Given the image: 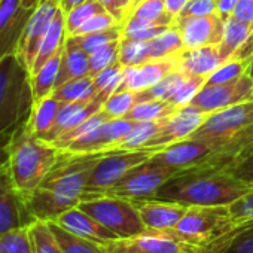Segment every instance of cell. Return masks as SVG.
<instances>
[{
	"label": "cell",
	"instance_id": "47",
	"mask_svg": "<svg viewBox=\"0 0 253 253\" xmlns=\"http://www.w3.org/2000/svg\"><path fill=\"white\" fill-rule=\"evenodd\" d=\"M231 214L238 225H249L253 222V189H250L244 197L237 200L229 206Z\"/></svg>",
	"mask_w": 253,
	"mask_h": 253
},
{
	"label": "cell",
	"instance_id": "1",
	"mask_svg": "<svg viewBox=\"0 0 253 253\" xmlns=\"http://www.w3.org/2000/svg\"><path fill=\"white\" fill-rule=\"evenodd\" d=\"M104 154H72L61 151L55 167L41 186L26 198L33 219L52 222L67 210L78 207L85 195L91 173Z\"/></svg>",
	"mask_w": 253,
	"mask_h": 253
},
{
	"label": "cell",
	"instance_id": "21",
	"mask_svg": "<svg viewBox=\"0 0 253 253\" xmlns=\"http://www.w3.org/2000/svg\"><path fill=\"white\" fill-rule=\"evenodd\" d=\"M140 217L149 231H170L173 229L185 211L188 206L176 203V201H166V200H143L134 201Z\"/></svg>",
	"mask_w": 253,
	"mask_h": 253
},
{
	"label": "cell",
	"instance_id": "29",
	"mask_svg": "<svg viewBox=\"0 0 253 253\" xmlns=\"http://www.w3.org/2000/svg\"><path fill=\"white\" fill-rule=\"evenodd\" d=\"M63 49L54 57H51L38 72L32 75V89H33L35 101L51 95L52 91L55 89V84H57L60 66H61Z\"/></svg>",
	"mask_w": 253,
	"mask_h": 253
},
{
	"label": "cell",
	"instance_id": "52",
	"mask_svg": "<svg viewBox=\"0 0 253 253\" xmlns=\"http://www.w3.org/2000/svg\"><path fill=\"white\" fill-rule=\"evenodd\" d=\"M232 17L253 26V0H238Z\"/></svg>",
	"mask_w": 253,
	"mask_h": 253
},
{
	"label": "cell",
	"instance_id": "31",
	"mask_svg": "<svg viewBox=\"0 0 253 253\" xmlns=\"http://www.w3.org/2000/svg\"><path fill=\"white\" fill-rule=\"evenodd\" d=\"M180 107L174 106L167 100H149L143 103H137L124 118L133 122H148V121H160L170 118Z\"/></svg>",
	"mask_w": 253,
	"mask_h": 253
},
{
	"label": "cell",
	"instance_id": "44",
	"mask_svg": "<svg viewBox=\"0 0 253 253\" xmlns=\"http://www.w3.org/2000/svg\"><path fill=\"white\" fill-rule=\"evenodd\" d=\"M119 46L121 41H115L89 54V76L94 78L101 70L116 63L119 58Z\"/></svg>",
	"mask_w": 253,
	"mask_h": 253
},
{
	"label": "cell",
	"instance_id": "18",
	"mask_svg": "<svg viewBox=\"0 0 253 253\" xmlns=\"http://www.w3.org/2000/svg\"><path fill=\"white\" fill-rule=\"evenodd\" d=\"M211 152V145L204 140L183 139L161 148L152 155V160L160 164L169 166L176 171H183L200 166Z\"/></svg>",
	"mask_w": 253,
	"mask_h": 253
},
{
	"label": "cell",
	"instance_id": "50",
	"mask_svg": "<svg viewBox=\"0 0 253 253\" xmlns=\"http://www.w3.org/2000/svg\"><path fill=\"white\" fill-rule=\"evenodd\" d=\"M169 29H170V26H148L145 29H139V30L130 32V33H125V35H122V38L134 41V42H148V41L157 38L158 35L164 33Z\"/></svg>",
	"mask_w": 253,
	"mask_h": 253
},
{
	"label": "cell",
	"instance_id": "33",
	"mask_svg": "<svg viewBox=\"0 0 253 253\" xmlns=\"http://www.w3.org/2000/svg\"><path fill=\"white\" fill-rule=\"evenodd\" d=\"M167 119V118H166ZM166 119L160 121H148V122H134L131 131L126 134L122 142L118 145V151H134L145 149L149 140L161 130Z\"/></svg>",
	"mask_w": 253,
	"mask_h": 253
},
{
	"label": "cell",
	"instance_id": "60",
	"mask_svg": "<svg viewBox=\"0 0 253 253\" xmlns=\"http://www.w3.org/2000/svg\"><path fill=\"white\" fill-rule=\"evenodd\" d=\"M246 75H249V76L253 79V54H252V57H250V63H249V67H247Z\"/></svg>",
	"mask_w": 253,
	"mask_h": 253
},
{
	"label": "cell",
	"instance_id": "19",
	"mask_svg": "<svg viewBox=\"0 0 253 253\" xmlns=\"http://www.w3.org/2000/svg\"><path fill=\"white\" fill-rule=\"evenodd\" d=\"M107 97L101 92H98L94 98L85 100V101H72V103H61L54 126L49 130V133L43 137L45 142L54 143L58 137H61L64 133L70 131L84 121H86L94 113L100 112L103 109L104 101Z\"/></svg>",
	"mask_w": 253,
	"mask_h": 253
},
{
	"label": "cell",
	"instance_id": "64",
	"mask_svg": "<svg viewBox=\"0 0 253 253\" xmlns=\"http://www.w3.org/2000/svg\"><path fill=\"white\" fill-rule=\"evenodd\" d=\"M214 2H217V0H214Z\"/></svg>",
	"mask_w": 253,
	"mask_h": 253
},
{
	"label": "cell",
	"instance_id": "46",
	"mask_svg": "<svg viewBox=\"0 0 253 253\" xmlns=\"http://www.w3.org/2000/svg\"><path fill=\"white\" fill-rule=\"evenodd\" d=\"M116 26H121L118 23V20L112 14H109L107 11H104V12H100V14L91 17L89 20H86L72 36H79V35H88V33H94V32H101V30H107V29H112V27H116Z\"/></svg>",
	"mask_w": 253,
	"mask_h": 253
},
{
	"label": "cell",
	"instance_id": "35",
	"mask_svg": "<svg viewBox=\"0 0 253 253\" xmlns=\"http://www.w3.org/2000/svg\"><path fill=\"white\" fill-rule=\"evenodd\" d=\"M30 235L35 253H64L48 222L35 220L30 225Z\"/></svg>",
	"mask_w": 253,
	"mask_h": 253
},
{
	"label": "cell",
	"instance_id": "32",
	"mask_svg": "<svg viewBox=\"0 0 253 253\" xmlns=\"http://www.w3.org/2000/svg\"><path fill=\"white\" fill-rule=\"evenodd\" d=\"M51 95L61 103L91 100L97 95V89L94 86V78L92 76H84V78L69 81L63 85L57 86Z\"/></svg>",
	"mask_w": 253,
	"mask_h": 253
},
{
	"label": "cell",
	"instance_id": "61",
	"mask_svg": "<svg viewBox=\"0 0 253 253\" xmlns=\"http://www.w3.org/2000/svg\"><path fill=\"white\" fill-rule=\"evenodd\" d=\"M140 2H142V0H133V11H134V8H136ZM131 14H133V12H131Z\"/></svg>",
	"mask_w": 253,
	"mask_h": 253
},
{
	"label": "cell",
	"instance_id": "4",
	"mask_svg": "<svg viewBox=\"0 0 253 253\" xmlns=\"http://www.w3.org/2000/svg\"><path fill=\"white\" fill-rule=\"evenodd\" d=\"M6 148L9 154L8 171L26 198L41 186L61 157L57 146L32 134L24 124L11 134Z\"/></svg>",
	"mask_w": 253,
	"mask_h": 253
},
{
	"label": "cell",
	"instance_id": "63",
	"mask_svg": "<svg viewBox=\"0 0 253 253\" xmlns=\"http://www.w3.org/2000/svg\"><path fill=\"white\" fill-rule=\"evenodd\" d=\"M0 3H2V0H0Z\"/></svg>",
	"mask_w": 253,
	"mask_h": 253
},
{
	"label": "cell",
	"instance_id": "41",
	"mask_svg": "<svg viewBox=\"0 0 253 253\" xmlns=\"http://www.w3.org/2000/svg\"><path fill=\"white\" fill-rule=\"evenodd\" d=\"M122 78H124V66L118 60L116 63H113L112 66L106 67L104 70H101L98 75L94 76V86L97 89V94L101 92L106 97H110L121 85Z\"/></svg>",
	"mask_w": 253,
	"mask_h": 253
},
{
	"label": "cell",
	"instance_id": "53",
	"mask_svg": "<svg viewBox=\"0 0 253 253\" xmlns=\"http://www.w3.org/2000/svg\"><path fill=\"white\" fill-rule=\"evenodd\" d=\"M97 2H98L109 14H112V15L118 20V23H119L121 26L125 23V12H124V8H122V5H121L119 0H97Z\"/></svg>",
	"mask_w": 253,
	"mask_h": 253
},
{
	"label": "cell",
	"instance_id": "43",
	"mask_svg": "<svg viewBox=\"0 0 253 253\" xmlns=\"http://www.w3.org/2000/svg\"><path fill=\"white\" fill-rule=\"evenodd\" d=\"M250 58L246 60H234L231 58L229 61L223 63L220 67H217L206 81L204 85H217V84H225L229 81H234L240 76H243L247 72Z\"/></svg>",
	"mask_w": 253,
	"mask_h": 253
},
{
	"label": "cell",
	"instance_id": "13",
	"mask_svg": "<svg viewBox=\"0 0 253 253\" xmlns=\"http://www.w3.org/2000/svg\"><path fill=\"white\" fill-rule=\"evenodd\" d=\"M58 8H60V2H57V0H51V2L39 5L35 9L33 15L30 17V20L24 29L17 54L21 58V61L26 64V67L30 70V75H32V69L36 61L39 48L42 45V41H43Z\"/></svg>",
	"mask_w": 253,
	"mask_h": 253
},
{
	"label": "cell",
	"instance_id": "7",
	"mask_svg": "<svg viewBox=\"0 0 253 253\" xmlns=\"http://www.w3.org/2000/svg\"><path fill=\"white\" fill-rule=\"evenodd\" d=\"M157 151H160V148H145V149H134V151L115 149L106 152L95 164L82 200L94 195L106 194L131 169L148 161Z\"/></svg>",
	"mask_w": 253,
	"mask_h": 253
},
{
	"label": "cell",
	"instance_id": "26",
	"mask_svg": "<svg viewBox=\"0 0 253 253\" xmlns=\"http://www.w3.org/2000/svg\"><path fill=\"white\" fill-rule=\"evenodd\" d=\"M252 33H253L252 24L240 21L235 17L226 18L223 26V36L220 43L217 45L222 60L229 61L235 55V52L247 42Z\"/></svg>",
	"mask_w": 253,
	"mask_h": 253
},
{
	"label": "cell",
	"instance_id": "24",
	"mask_svg": "<svg viewBox=\"0 0 253 253\" xmlns=\"http://www.w3.org/2000/svg\"><path fill=\"white\" fill-rule=\"evenodd\" d=\"M66 39H67V32H66V14L61 8H58L43 41H42V45L39 48V52H38V57H36V61L33 64V69H32V75L35 72H38L51 57H54L55 54H58L63 48H64V43H66Z\"/></svg>",
	"mask_w": 253,
	"mask_h": 253
},
{
	"label": "cell",
	"instance_id": "56",
	"mask_svg": "<svg viewBox=\"0 0 253 253\" xmlns=\"http://www.w3.org/2000/svg\"><path fill=\"white\" fill-rule=\"evenodd\" d=\"M8 166H9V154H8V148L5 143V145H0V173L6 170Z\"/></svg>",
	"mask_w": 253,
	"mask_h": 253
},
{
	"label": "cell",
	"instance_id": "37",
	"mask_svg": "<svg viewBox=\"0 0 253 253\" xmlns=\"http://www.w3.org/2000/svg\"><path fill=\"white\" fill-rule=\"evenodd\" d=\"M0 253H35L30 225L0 234Z\"/></svg>",
	"mask_w": 253,
	"mask_h": 253
},
{
	"label": "cell",
	"instance_id": "9",
	"mask_svg": "<svg viewBox=\"0 0 253 253\" xmlns=\"http://www.w3.org/2000/svg\"><path fill=\"white\" fill-rule=\"evenodd\" d=\"M253 124V100L213 112L188 137L204 140L211 148H217L225 140Z\"/></svg>",
	"mask_w": 253,
	"mask_h": 253
},
{
	"label": "cell",
	"instance_id": "25",
	"mask_svg": "<svg viewBox=\"0 0 253 253\" xmlns=\"http://www.w3.org/2000/svg\"><path fill=\"white\" fill-rule=\"evenodd\" d=\"M60 106H61V101H58L52 95L36 100L27 121L24 122L26 128L32 134L43 139L49 133V130L54 126V122H55Z\"/></svg>",
	"mask_w": 253,
	"mask_h": 253
},
{
	"label": "cell",
	"instance_id": "15",
	"mask_svg": "<svg viewBox=\"0 0 253 253\" xmlns=\"http://www.w3.org/2000/svg\"><path fill=\"white\" fill-rule=\"evenodd\" d=\"M35 9L24 8L21 0H2L0 3V60L17 54L24 29Z\"/></svg>",
	"mask_w": 253,
	"mask_h": 253
},
{
	"label": "cell",
	"instance_id": "10",
	"mask_svg": "<svg viewBox=\"0 0 253 253\" xmlns=\"http://www.w3.org/2000/svg\"><path fill=\"white\" fill-rule=\"evenodd\" d=\"M249 100H253V79L244 73L243 76L225 84L204 85L191 100L189 106L206 113H213Z\"/></svg>",
	"mask_w": 253,
	"mask_h": 253
},
{
	"label": "cell",
	"instance_id": "58",
	"mask_svg": "<svg viewBox=\"0 0 253 253\" xmlns=\"http://www.w3.org/2000/svg\"><path fill=\"white\" fill-rule=\"evenodd\" d=\"M122 8H124V12H125V21L130 18L131 12H133V0H119Z\"/></svg>",
	"mask_w": 253,
	"mask_h": 253
},
{
	"label": "cell",
	"instance_id": "5",
	"mask_svg": "<svg viewBox=\"0 0 253 253\" xmlns=\"http://www.w3.org/2000/svg\"><path fill=\"white\" fill-rule=\"evenodd\" d=\"M35 104L32 75L18 54L0 60V145L24 124Z\"/></svg>",
	"mask_w": 253,
	"mask_h": 253
},
{
	"label": "cell",
	"instance_id": "55",
	"mask_svg": "<svg viewBox=\"0 0 253 253\" xmlns=\"http://www.w3.org/2000/svg\"><path fill=\"white\" fill-rule=\"evenodd\" d=\"M166 2V9L167 12L176 20L180 12L183 11V8L186 6V3L189 2V0H164Z\"/></svg>",
	"mask_w": 253,
	"mask_h": 253
},
{
	"label": "cell",
	"instance_id": "11",
	"mask_svg": "<svg viewBox=\"0 0 253 253\" xmlns=\"http://www.w3.org/2000/svg\"><path fill=\"white\" fill-rule=\"evenodd\" d=\"M107 253H194L167 231H149L103 243Z\"/></svg>",
	"mask_w": 253,
	"mask_h": 253
},
{
	"label": "cell",
	"instance_id": "20",
	"mask_svg": "<svg viewBox=\"0 0 253 253\" xmlns=\"http://www.w3.org/2000/svg\"><path fill=\"white\" fill-rule=\"evenodd\" d=\"M174 70H177L176 55L167 60H157L140 66L124 67V78L116 91H142L151 88Z\"/></svg>",
	"mask_w": 253,
	"mask_h": 253
},
{
	"label": "cell",
	"instance_id": "17",
	"mask_svg": "<svg viewBox=\"0 0 253 253\" xmlns=\"http://www.w3.org/2000/svg\"><path fill=\"white\" fill-rule=\"evenodd\" d=\"M223 26L225 21L217 14L174 21V27L182 38L183 49L219 45L223 36Z\"/></svg>",
	"mask_w": 253,
	"mask_h": 253
},
{
	"label": "cell",
	"instance_id": "57",
	"mask_svg": "<svg viewBox=\"0 0 253 253\" xmlns=\"http://www.w3.org/2000/svg\"><path fill=\"white\" fill-rule=\"evenodd\" d=\"M84 2H86V0H61V2H60V8H61L64 12H69L70 9L76 8L78 5H81V3H84Z\"/></svg>",
	"mask_w": 253,
	"mask_h": 253
},
{
	"label": "cell",
	"instance_id": "54",
	"mask_svg": "<svg viewBox=\"0 0 253 253\" xmlns=\"http://www.w3.org/2000/svg\"><path fill=\"white\" fill-rule=\"evenodd\" d=\"M238 3V0H217V11L216 14L225 21L226 18L232 17V12Z\"/></svg>",
	"mask_w": 253,
	"mask_h": 253
},
{
	"label": "cell",
	"instance_id": "62",
	"mask_svg": "<svg viewBox=\"0 0 253 253\" xmlns=\"http://www.w3.org/2000/svg\"><path fill=\"white\" fill-rule=\"evenodd\" d=\"M46 2H51V0H39V5H42V3H46ZM57 2H61V0H57Z\"/></svg>",
	"mask_w": 253,
	"mask_h": 253
},
{
	"label": "cell",
	"instance_id": "28",
	"mask_svg": "<svg viewBox=\"0 0 253 253\" xmlns=\"http://www.w3.org/2000/svg\"><path fill=\"white\" fill-rule=\"evenodd\" d=\"M146 48V60L157 61V60H167L177 55L183 49L182 38L179 30L173 26L164 33L158 35L157 38L145 42Z\"/></svg>",
	"mask_w": 253,
	"mask_h": 253
},
{
	"label": "cell",
	"instance_id": "3",
	"mask_svg": "<svg viewBox=\"0 0 253 253\" xmlns=\"http://www.w3.org/2000/svg\"><path fill=\"white\" fill-rule=\"evenodd\" d=\"M241 228L228 206H189L179 223L167 232L194 253H222Z\"/></svg>",
	"mask_w": 253,
	"mask_h": 253
},
{
	"label": "cell",
	"instance_id": "49",
	"mask_svg": "<svg viewBox=\"0 0 253 253\" xmlns=\"http://www.w3.org/2000/svg\"><path fill=\"white\" fill-rule=\"evenodd\" d=\"M216 11H217V2H214V0H189L176 20L211 15L216 14Z\"/></svg>",
	"mask_w": 253,
	"mask_h": 253
},
{
	"label": "cell",
	"instance_id": "23",
	"mask_svg": "<svg viewBox=\"0 0 253 253\" xmlns=\"http://www.w3.org/2000/svg\"><path fill=\"white\" fill-rule=\"evenodd\" d=\"M177 70L185 75L209 78L223 63L217 45L201 46L195 49H182L176 55Z\"/></svg>",
	"mask_w": 253,
	"mask_h": 253
},
{
	"label": "cell",
	"instance_id": "2",
	"mask_svg": "<svg viewBox=\"0 0 253 253\" xmlns=\"http://www.w3.org/2000/svg\"><path fill=\"white\" fill-rule=\"evenodd\" d=\"M252 188L231 171L189 169L176 173L157 194V200L185 206H231Z\"/></svg>",
	"mask_w": 253,
	"mask_h": 253
},
{
	"label": "cell",
	"instance_id": "22",
	"mask_svg": "<svg viewBox=\"0 0 253 253\" xmlns=\"http://www.w3.org/2000/svg\"><path fill=\"white\" fill-rule=\"evenodd\" d=\"M52 222H57L64 229H67L79 237H84L86 240L95 241V243L103 244V243L118 238L112 231H109L97 219H94L91 214H88L86 211H84L79 207H73V209L67 210L66 213H63L58 219H55Z\"/></svg>",
	"mask_w": 253,
	"mask_h": 253
},
{
	"label": "cell",
	"instance_id": "48",
	"mask_svg": "<svg viewBox=\"0 0 253 253\" xmlns=\"http://www.w3.org/2000/svg\"><path fill=\"white\" fill-rule=\"evenodd\" d=\"M222 253H253V222L243 225Z\"/></svg>",
	"mask_w": 253,
	"mask_h": 253
},
{
	"label": "cell",
	"instance_id": "40",
	"mask_svg": "<svg viewBox=\"0 0 253 253\" xmlns=\"http://www.w3.org/2000/svg\"><path fill=\"white\" fill-rule=\"evenodd\" d=\"M137 104V91H115L103 104V110H106L112 118H124L134 106Z\"/></svg>",
	"mask_w": 253,
	"mask_h": 253
},
{
	"label": "cell",
	"instance_id": "38",
	"mask_svg": "<svg viewBox=\"0 0 253 253\" xmlns=\"http://www.w3.org/2000/svg\"><path fill=\"white\" fill-rule=\"evenodd\" d=\"M109 119H113L106 110H100V112H97V113H94L92 116H89L86 121H84L82 124H79L78 126H75V128H72L70 131H67V133H64L61 137H58L52 145L54 146H57L60 151H63L69 143H72L73 140H76L78 137H81V136H84V134H86V133H89V131H92V130H95L97 126H100L101 124H104L106 121H109Z\"/></svg>",
	"mask_w": 253,
	"mask_h": 253
},
{
	"label": "cell",
	"instance_id": "42",
	"mask_svg": "<svg viewBox=\"0 0 253 253\" xmlns=\"http://www.w3.org/2000/svg\"><path fill=\"white\" fill-rule=\"evenodd\" d=\"M206 81H207V78H204V76L185 75L183 81L180 82V85L176 88V91L171 94V97L167 101L173 103L177 107L188 106L191 103V100L198 94V91L204 86Z\"/></svg>",
	"mask_w": 253,
	"mask_h": 253
},
{
	"label": "cell",
	"instance_id": "59",
	"mask_svg": "<svg viewBox=\"0 0 253 253\" xmlns=\"http://www.w3.org/2000/svg\"><path fill=\"white\" fill-rule=\"evenodd\" d=\"M21 3L24 8H29V9H36L39 6V0H21Z\"/></svg>",
	"mask_w": 253,
	"mask_h": 253
},
{
	"label": "cell",
	"instance_id": "30",
	"mask_svg": "<svg viewBox=\"0 0 253 253\" xmlns=\"http://www.w3.org/2000/svg\"><path fill=\"white\" fill-rule=\"evenodd\" d=\"M48 223L58 244L64 250V253H107L101 243H95L84 237H79L64 229L57 222H48Z\"/></svg>",
	"mask_w": 253,
	"mask_h": 253
},
{
	"label": "cell",
	"instance_id": "34",
	"mask_svg": "<svg viewBox=\"0 0 253 253\" xmlns=\"http://www.w3.org/2000/svg\"><path fill=\"white\" fill-rule=\"evenodd\" d=\"M122 39V27L116 26L107 30H101V32H94V33H88V35H79V36H69L66 39L67 43L82 49L84 52H86L88 55L92 54L94 51H97L98 48L115 42V41H121Z\"/></svg>",
	"mask_w": 253,
	"mask_h": 253
},
{
	"label": "cell",
	"instance_id": "51",
	"mask_svg": "<svg viewBox=\"0 0 253 253\" xmlns=\"http://www.w3.org/2000/svg\"><path fill=\"white\" fill-rule=\"evenodd\" d=\"M231 173L238 180H241L243 183H246L253 189V152L244 161H241Z\"/></svg>",
	"mask_w": 253,
	"mask_h": 253
},
{
	"label": "cell",
	"instance_id": "12",
	"mask_svg": "<svg viewBox=\"0 0 253 253\" xmlns=\"http://www.w3.org/2000/svg\"><path fill=\"white\" fill-rule=\"evenodd\" d=\"M35 222L26 197L17 189L6 170L0 173V234L29 226Z\"/></svg>",
	"mask_w": 253,
	"mask_h": 253
},
{
	"label": "cell",
	"instance_id": "27",
	"mask_svg": "<svg viewBox=\"0 0 253 253\" xmlns=\"http://www.w3.org/2000/svg\"><path fill=\"white\" fill-rule=\"evenodd\" d=\"M84 76H89V55L84 52L82 49L66 42L63 55H61V66H60V73H58L55 88L69 81L84 78Z\"/></svg>",
	"mask_w": 253,
	"mask_h": 253
},
{
	"label": "cell",
	"instance_id": "39",
	"mask_svg": "<svg viewBox=\"0 0 253 253\" xmlns=\"http://www.w3.org/2000/svg\"><path fill=\"white\" fill-rule=\"evenodd\" d=\"M106 9L97 2V0H86V2L78 5L76 8L70 9L66 14V32L67 36H72L86 20H89L91 17L104 12Z\"/></svg>",
	"mask_w": 253,
	"mask_h": 253
},
{
	"label": "cell",
	"instance_id": "36",
	"mask_svg": "<svg viewBox=\"0 0 253 253\" xmlns=\"http://www.w3.org/2000/svg\"><path fill=\"white\" fill-rule=\"evenodd\" d=\"M131 15L143 18V20L151 21V23L158 24V26H170V27H173L174 21H176L167 12L164 0H142V2L134 8Z\"/></svg>",
	"mask_w": 253,
	"mask_h": 253
},
{
	"label": "cell",
	"instance_id": "6",
	"mask_svg": "<svg viewBox=\"0 0 253 253\" xmlns=\"http://www.w3.org/2000/svg\"><path fill=\"white\" fill-rule=\"evenodd\" d=\"M118 238H128L146 231L134 201L112 194H100L85 198L78 206Z\"/></svg>",
	"mask_w": 253,
	"mask_h": 253
},
{
	"label": "cell",
	"instance_id": "8",
	"mask_svg": "<svg viewBox=\"0 0 253 253\" xmlns=\"http://www.w3.org/2000/svg\"><path fill=\"white\" fill-rule=\"evenodd\" d=\"M176 173L174 169L160 164L152 157L131 169L116 185H113L106 194L118 195L131 201L154 200L163 185L171 179Z\"/></svg>",
	"mask_w": 253,
	"mask_h": 253
},
{
	"label": "cell",
	"instance_id": "45",
	"mask_svg": "<svg viewBox=\"0 0 253 253\" xmlns=\"http://www.w3.org/2000/svg\"><path fill=\"white\" fill-rule=\"evenodd\" d=\"M119 63L124 67H131V66H140L148 63L146 60V48L145 42H134L130 39H121L119 46Z\"/></svg>",
	"mask_w": 253,
	"mask_h": 253
},
{
	"label": "cell",
	"instance_id": "16",
	"mask_svg": "<svg viewBox=\"0 0 253 253\" xmlns=\"http://www.w3.org/2000/svg\"><path fill=\"white\" fill-rule=\"evenodd\" d=\"M210 113L201 112L194 106H183L174 115L166 119L161 130L149 140L146 148H164L179 140L188 139Z\"/></svg>",
	"mask_w": 253,
	"mask_h": 253
},
{
	"label": "cell",
	"instance_id": "14",
	"mask_svg": "<svg viewBox=\"0 0 253 253\" xmlns=\"http://www.w3.org/2000/svg\"><path fill=\"white\" fill-rule=\"evenodd\" d=\"M253 152V124L238 131L222 145L213 149V152L194 169L222 170L232 171L241 161H244Z\"/></svg>",
	"mask_w": 253,
	"mask_h": 253
}]
</instances>
